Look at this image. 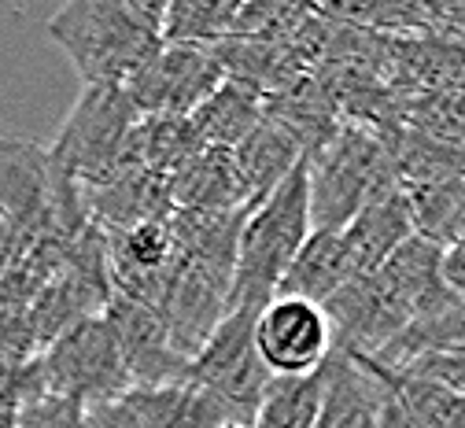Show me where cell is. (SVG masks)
Here are the masks:
<instances>
[{"label":"cell","instance_id":"obj_1","mask_svg":"<svg viewBox=\"0 0 465 428\" xmlns=\"http://www.w3.org/2000/svg\"><path fill=\"white\" fill-rule=\"evenodd\" d=\"M166 0H74L45 30L85 85H126L163 45Z\"/></svg>","mask_w":465,"mask_h":428},{"label":"cell","instance_id":"obj_2","mask_svg":"<svg viewBox=\"0 0 465 428\" xmlns=\"http://www.w3.org/2000/svg\"><path fill=\"white\" fill-rule=\"evenodd\" d=\"M311 236V196H307V155L292 166L281 185L248 211L237 263H232L229 311H262L277 295L281 277Z\"/></svg>","mask_w":465,"mask_h":428},{"label":"cell","instance_id":"obj_3","mask_svg":"<svg viewBox=\"0 0 465 428\" xmlns=\"http://www.w3.org/2000/svg\"><path fill=\"white\" fill-rule=\"evenodd\" d=\"M391 166V152L381 148L373 134L359 126L336 130L329 144L307 155L311 233H340L370 200L395 189Z\"/></svg>","mask_w":465,"mask_h":428},{"label":"cell","instance_id":"obj_4","mask_svg":"<svg viewBox=\"0 0 465 428\" xmlns=\"http://www.w3.org/2000/svg\"><path fill=\"white\" fill-rule=\"evenodd\" d=\"M34 362L41 388L48 395L78 403L82 410L119 403L123 395L134 392L119 340H114V329L107 325L104 314L85 318L67 333H60L52 340V347Z\"/></svg>","mask_w":465,"mask_h":428},{"label":"cell","instance_id":"obj_5","mask_svg":"<svg viewBox=\"0 0 465 428\" xmlns=\"http://www.w3.org/2000/svg\"><path fill=\"white\" fill-rule=\"evenodd\" d=\"M137 111L123 85H85L74 100L67 122L48 159L60 166L74 185L96 181L100 174L114 170L126 159L130 130L137 126Z\"/></svg>","mask_w":465,"mask_h":428},{"label":"cell","instance_id":"obj_6","mask_svg":"<svg viewBox=\"0 0 465 428\" xmlns=\"http://www.w3.org/2000/svg\"><path fill=\"white\" fill-rule=\"evenodd\" d=\"M255 311H229L207 343L193 354L185 384L211 395L232 421L252 424V413L270 384V370L255 351Z\"/></svg>","mask_w":465,"mask_h":428},{"label":"cell","instance_id":"obj_7","mask_svg":"<svg viewBox=\"0 0 465 428\" xmlns=\"http://www.w3.org/2000/svg\"><path fill=\"white\" fill-rule=\"evenodd\" d=\"M222 82H225V71L211 48L159 45V52L123 89L141 118L148 114L189 118Z\"/></svg>","mask_w":465,"mask_h":428},{"label":"cell","instance_id":"obj_8","mask_svg":"<svg viewBox=\"0 0 465 428\" xmlns=\"http://www.w3.org/2000/svg\"><path fill=\"white\" fill-rule=\"evenodd\" d=\"M332 347V322L307 299L273 295L255 318V351L270 377L318 373Z\"/></svg>","mask_w":465,"mask_h":428},{"label":"cell","instance_id":"obj_9","mask_svg":"<svg viewBox=\"0 0 465 428\" xmlns=\"http://www.w3.org/2000/svg\"><path fill=\"white\" fill-rule=\"evenodd\" d=\"M104 318L114 329V340H119L134 392H155V388L185 384L189 358H182L178 351H173L170 333H166V325L155 311L141 307V303H130L123 295H111Z\"/></svg>","mask_w":465,"mask_h":428},{"label":"cell","instance_id":"obj_10","mask_svg":"<svg viewBox=\"0 0 465 428\" xmlns=\"http://www.w3.org/2000/svg\"><path fill=\"white\" fill-rule=\"evenodd\" d=\"M388 395L391 388L381 365L332 347L322 365V399L311 428H377Z\"/></svg>","mask_w":465,"mask_h":428},{"label":"cell","instance_id":"obj_11","mask_svg":"<svg viewBox=\"0 0 465 428\" xmlns=\"http://www.w3.org/2000/svg\"><path fill=\"white\" fill-rule=\"evenodd\" d=\"M440 255H443V248L429 244L425 236H411L377 270L381 281L388 284V292L395 295V303L402 307V314L411 318V325L443 318L447 311L458 307V299L447 292V284L440 277Z\"/></svg>","mask_w":465,"mask_h":428},{"label":"cell","instance_id":"obj_12","mask_svg":"<svg viewBox=\"0 0 465 428\" xmlns=\"http://www.w3.org/2000/svg\"><path fill=\"white\" fill-rule=\"evenodd\" d=\"M173 211H248V189L229 148H200L166 177Z\"/></svg>","mask_w":465,"mask_h":428},{"label":"cell","instance_id":"obj_13","mask_svg":"<svg viewBox=\"0 0 465 428\" xmlns=\"http://www.w3.org/2000/svg\"><path fill=\"white\" fill-rule=\"evenodd\" d=\"M343 236V248L351 255V266H355V277L359 274H377L406 240L414 236V225H411V211H406V200L395 189H388L384 196L370 200L351 222L340 229Z\"/></svg>","mask_w":465,"mask_h":428},{"label":"cell","instance_id":"obj_14","mask_svg":"<svg viewBox=\"0 0 465 428\" xmlns=\"http://www.w3.org/2000/svg\"><path fill=\"white\" fill-rule=\"evenodd\" d=\"M351 277H355V266L343 248V236L340 233H311L300 255L292 259V266H288V274L281 277L277 295H292V299L314 303V307H325Z\"/></svg>","mask_w":465,"mask_h":428},{"label":"cell","instance_id":"obj_15","mask_svg":"<svg viewBox=\"0 0 465 428\" xmlns=\"http://www.w3.org/2000/svg\"><path fill=\"white\" fill-rule=\"evenodd\" d=\"M232 159H237V170L244 177L248 211H252L292 174V166L303 159V148L292 141V134L281 130L273 118H262L259 126L232 148Z\"/></svg>","mask_w":465,"mask_h":428},{"label":"cell","instance_id":"obj_16","mask_svg":"<svg viewBox=\"0 0 465 428\" xmlns=\"http://www.w3.org/2000/svg\"><path fill=\"white\" fill-rule=\"evenodd\" d=\"M266 118V107H262V96L248 85H237V82H222L193 114V130L200 137L203 148H237L259 122Z\"/></svg>","mask_w":465,"mask_h":428},{"label":"cell","instance_id":"obj_17","mask_svg":"<svg viewBox=\"0 0 465 428\" xmlns=\"http://www.w3.org/2000/svg\"><path fill=\"white\" fill-rule=\"evenodd\" d=\"M200 137L193 130L189 118H166V114H148L137 118V126L130 130L126 141V159L155 177H170L178 166H185L200 152Z\"/></svg>","mask_w":465,"mask_h":428},{"label":"cell","instance_id":"obj_18","mask_svg":"<svg viewBox=\"0 0 465 428\" xmlns=\"http://www.w3.org/2000/svg\"><path fill=\"white\" fill-rule=\"evenodd\" d=\"M241 0H173L163 19V45L214 48L229 41Z\"/></svg>","mask_w":465,"mask_h":428},{"label":"cell","instance_id":"obj_19","mask_svg":"<svg viewBox=\"0 0 465 428\" xmlns=\"http://www.w3.org/2000/svg\"><path fill=\"white\" fill-rule=\"evenodd\" d=\"M318 399L322 370L303 377H270L252 413V428H311L318 417Z\"/></svg>","mask_w":465,"mask_h":428},{"label":"cell","instance_id":"obj_20","mask_svg":"<svg viewBox=\"0 0 465 428\" xmlns=\"http://www.w3.org/2000/svg\"><path fill=\"white\" fill-rule=\"evenodd\" d=\"M440 277H443L447 292L458 303H465V240L443 248V255H440Z\"/></svg>","mask_w":465,"mask_h":428},{"label":"cell","instance_id":"obj_21","mask_svg":"<svg viewBox=\"0 0 465 428\" xmlns=\"http://www.w3.org/2000/svg\"><path fill=\"white\" fill-rule=\"evenodd\" d=\"M19 255V240H15V233H12V225H8V218L0 214V274H5L8 266H12V259Z\"/></svg>","mask_w":465,"mask_h":428},{"label":"cell","instance_id":"obj_22","mask_svg":"<svg viewBox=\"0 0 465 428\" xmlns=\"http://www.w3.org/2000/svg\"><path fill=\"white\" fill-rule=\"evenodd\" d=\"M214 428H252V424H244V421H222V424H214Z\"/></svg>","mask_w":465,"mask_h":428},{"label":"cell","instance_id":"obj_23","mask_svg":"<svg viewBox=\"0 0 465 428\" xmlns=\"http://www.w3.org/2000/svg\"><path fill=\"white\" fill-rule=\"evenodd\" d=\"M461 240H465V236H461Z\"/></svg>","mask_w":465,"mask_h":428}]
</instances>
